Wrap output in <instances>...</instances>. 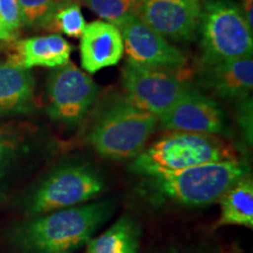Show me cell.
<instances>
[{
  "instance_id": "obj_5",
  "label": "cell",
  "mask_w": 253,
  "mask_h": 253,
  "mask_svg": "<svg viewBox=\"0 0 253 253\" xmlns=\"http://www.w3.org/2000/svg\"><path fill=\"white\" fill-rule=\"evenodd\" d=\"M198 30L201 65L252 55L253 36L242 8L232 0H209L202 6Z\"/></svg>"
},
{
  "instance_id": "obj_15",
  "label": "cell",
  "mask_w": 253,
  "mask_h": 253,
  "mask_svg": "<svg viewBox=\"0 0 253 253\" xmlns=\"http://www.w3.org/2000/svg\"><path fill=\"white\" fill-rule=\"evenodd\" d=\"M33 91L34 79L28 69L0 63V114L26 109Z\"/></svg>"
},
{
  "instance_id": "obj_18",
  "label": "cell",
  "mask_w": 253,
  "mask_h": 253,
  "mask_svg": "<svg viewBox=\"0 0 253 253\" xmlns=\"http://www.w3.org/2000/svg\"><path fill=\"white\" fill-rule=\"evenodd\" d=\"M97 17L115 26L136 13L140 0H81Z\"/></svg>"
},
{
  "instance_id": "obj_10",
  "label": "cell",
  "mask_w": 253,
  "mask_h": 253,
  "mask_svg": "<svg viewBox=\"0 0 253 253\" xmlns=\"http://www.w3.org/2000/svg\"><path fill=\"white\" fill-rule=\"evenodd\" d=\"M161 128L171 131L217 135L226 131V119L219 104L190 87L166 115L158 120Z\"/></svg>"
},
{
  "instance_id": "obj_6",
  "label": "cell",
  "mask_w": 253,
  "mask_h": 253,
  "mask_svg": "<svg viewBox=\"0 0 253 253\" xmlns=\"http://www.w3.org/2000/svg\"><path fill=\"white\" fill-rule=\"evenodd\" d=\"M107 190L104 177L89 164L69 162L50 171L27 198L31 216L90 203Z\"/></svg>"
},
{
  "instance_id": "obj_23",
  "label": "cell",
  "mask_w": 253,
  "mask_h": 253,
  "mask_svg": "<svg viewBox=\"0 0 253 253\" xmlns=\"http://www.w3.org/2000/svg\"><path fill=\"white\" fill-rule=\"evenodd\" d=\"M176 1L183 2V4L188 5L189 7L196 9V11H201L202 8V4H201V0H176Z\"/></svg>"
},
{
  "instance_id": "obj_11",
  "label": "cell",
  "mask_w": 253,
  "mask_h": 253,
  "mask_svg": "<svg viewBox=\"0 0 253 253\" xmlns=\"http://www.w3.org/2000/svg\"><path fill=\"white\" fill-rule=\"evenodd\" d=\"M201 11L176 0H140L135 15L163 38L189 41L196 37Z\"/></svg>"
},
{
  "instance_id": "obj_4",
  "label": "cell",
  "mask_w": 253,
  "mask_h": 253,
  "mask_svg": "<svg viewBox=\"0 0 253 253\" xmlns=\"http://www.w3.org/2000/svg\"><path fill=\"white\" fill-rule=\"evenodd\" d=\"M251 175L240 158L201 164L171 173L150 177L161 195L186 207H205L219 201L239 179Z\"/></svg>"
},
{
  "instance_id": "obj_17",
  "label": "cell",
  "mask_w": 253,
  "mask_h": 253,
  "mask_svg": "<svg viewBox=\"0 0 253 253\" xmlns=\"http://www.w3.org/2000/svg\"><path fill=\"white\" fill-rule=\"evenodd\" d=\"M141 227L134 217L123 214L108 230L87 243L84 253H138Z\"/></svg>"
},
{
  "instance_id": "obj_8",
  "label": "cell",
  "mask_w": 253,
  "mask_h": 253,
  "mask_svg": "<svg viewBox=\"0 0 253 253\" xmlns=\"http://www.w3.org/2000/svg\"><path fill=\"white\" fill-rule=\"evenodd\" d=\"M99 87L89 75L68 62L50 75L47 86L48 114L56 121L75 125L89 112Z\"/></svg>"
},
{
  "instance_id": "obj_25",
  "label": "cell",
  "mask_w": 253,
  "mask_h": 253,
  "mask_svg": "<svg viewBox=\"0 0 253 253\" xmlns=\"http://www.w3.org/2000/svg\"><path fill=\"white\" fill-rule=\"evenodd\" d=\"M172 253H216V252L207 251V250H190V251H175Z\"/></svg>"
},
{
  "instance_id": "obj_9",
  "label": "cell",
  "mask_w": 253,
  "mask_h": 253,
  "mask_svg": "<svg viewBox=\"0 0 253 253\" xmlns=\"http://www.w3.org/2000/svg\"><path fill=\"white\" fill-rule=\"evenodd\" d=\"M128 63L141 67L178 72L186 67V56L166 38L148 27L135 14L118 25Z\"/></svg>"
},
{
  "instance_id": "obj_12",
  "label": "cell",
  "mask_w": 253,
  "mask_h": 253,
  "mask_svg": "<svg viewBox=\"0 0 253 253\" xmlns=\"http://www.w3.org/2000/svg\"><path fill=\"white\" fill-rule=\"evenodd\" d=\"M198 77L202 86L221 99L245 100L253 87L252 55L204 63L201 65Z\"/></svg>"
},
{
  "instance_id": "obj_20",
  "label": "cell",
  "mask_w": 253,
  "mask_h": 253,
  "mask_svg": "<svg viewBox=\"0 0 253 253\" xmlns=\"http://www.w3.org/2000/svg\"><path fill=\"white\" fill-rule=\"evenodd\" d=\"M73 2V0H18L23 24H43L52 18L62 6Z\"/></svg>"
},
{
  "instance_id": "obj_26",
  "label": "cell",
  "mask_w": 253,
  "mask_h": 253,
  "mask_svg": "<svg viewBox=\"0 0 253 253\" xmlns=\"http://www.w3.org/2000/svg\"><path fill=\"white\" fill-rule=\"evenodd\" d=\"M4 156H5V144L4 142L0 140V164H1L2 160H4Z\"/></svg>"
},
{
  "instance_id": "obj_19",
  "label": "cell",
  "mask_w": 253,
  "mask_h": 253,
  "mask_svg": "<svg viewBox=\"0 0 253 253\" xmlns=\"http://www.w3.org/2000/svg\"><path fill=\"white\" fill-rule=\"evenodd\" d=\"M45 25L46 28L49 30L62 32L63 34L72 38H79L81 37L87 24L82 15L80 6L77 2H69L58 9Z\"/></svg>"
},
{
  "instance_id": "obj_13",
  "label": "cell",
  "mask_w": 253,
  "mask_h": 253,
  "mask_svg": "<svg viewBox=\"0 0 253 253\" xmlns=\"http://www.w3.org/2000/svg\"><path fill=\"white\" fill-rule=\"evenodd\" d=\"M125 47L119 27L106 21L86 25L81 34V65L90 74L118 65Z\"/></svg>"
},
{
  "instance_id": "obj_16",
  "label": "cell",
  "mask_w": 253,
  "mask_h": 253,
  "mask_svg": "<svg viewBox=\"0 0 253 253\" xmlns=\"http://www.w3.org/2000/svg\"><path fill=\"white\" fill-rule=\"evenodd\" d=\"M220 216L216 227L237 225L253 227V179L251 175L239 179L220 199Z\"/></svg>"
},
{
  "instance_id": "obj_27",
  "label": "cell",
  "mask_w": 253,
  "mask_h": 253,
  "mask_svg": "<svg viewBox=\"0 0 253 253\" xmlns=\"http://www.w3.org/2000/svg\"><path fill=\"white\" fill-rule=\"evenodd\" d=\"M0 30H4V28H2V26H1V19H0ZM7 33H8V32H7Z\"/></svg>"
},
{
  "instance_id": "obj_14",
  "label": "cell",
  "mask_w": 253,
  "mask_h": 253,
  "mask_svg": "<svg viewBox=\"0 0 253 253\" xmlns=\"http://www.w3.org/2000/svg\"><path fill=\"white\" fill-rule=\"evenodd\" d=\"M73 47L58 34L37 37L12 42L8 47V63L30 69L41 67H62L69 62Z\"/></svg>"
},
{
  "instance_id": "obj_2",
  "label": "cell",
  "mask_w": 253,
  "mask_h": 253,
  "mask_svg": "<svg viewBox=\"0 0 253 253\" xmlns=\"http://www.w3.org/2000/svg\"><path fill=\"white\" fill-rule=\"evenodd\" d=\"M236 148L217 135L172 131L135 157L130 169L154 177L201 164L237 160Z\"/></svg>"
},
{
  "instance_id": "obj_1",
  "label": "cell",
  "mask_w": 253,
  "mask_h": 253,
  "mask_svg": "<svg viewBox=\"0 0 253 253\" xmlns=\"http://www.w3.org/2000/svg\"><path fill=\"white\" fill-rule=\"evenodd\" d=\"M114 210L112 201H96L41 214L15 230L14 243L24 253L73 252L93 238Z\"/></svg>"
},
{
  "instance_id": "obj_7",
  "label": "cell",
  "mask_w": 253,
  "mask_h": 253,
  "mask_svg": "<svg viewBox=\"0 0 253 253\" xmlns=\"http://www.w3.org/2000/svg\"><path fill=\"white\" fill-rule=\"evenodd\" d=\"M184 71L141 67L126 62L122 68L123 86L131 102L160 120L191 87L189 75L181 74Z\"/></svg>"
},
{
  "instance_id": "obj_3",
  "label": "cell",
  "mask_w": 253,
  "mask_h": 253,
  "mask_svg": "<svg viewBox=\"0 0 253 253\" xmlns=\"http://www.w3.org/2000/svg\"><path fill=\"white\" fill-rule=\"evenodd\" d=\"M157 126V116L129 99H121L100 114L90 130L89 143L109 160H130L144 150Z\"/></svg>"
},
{
  "instance_id": "obj_24",
  "label": "cell",
  "mask_w": 253,
  "mask_h": 253,
  "mask_svg": "<svg viewBox=\"0 0 253 253\" xmlns=\"http://www.w3.org/2000/svg\"><path fill=\"white\" fill-rule=\"evenodd\" d=\"M14 39V37H12L11 34L7 33V32L4 30H0V40L4 41H12Z\"/></svg>"
},
{
  "instance_id": "obj_21",
  "label": "cell",
  "mask_w": 253,
  "mask_h": 253,
  "mask_svg": "<svg viewBox=\"0 0 253 253\" xmlns=\"http://www.w3.org/2000/svg\"><path fill=\"white\" fill-rule=\"evenodd\" d=\"M0 19L2 28L12 37H17V32L23 24L18 0H0Z\"/></svg>"
},
{
  "instance_id": "obj_22",
  "label": "cell",
  "mask_w": 253,
  "mask_h": 253,
  "mask_svg": "<svg viewBox=\"0 0 253 253\" xmlns=\"http://www.w3.org/2000/svg\"><path fill=\"white\" fill-rule=\"evenodd\" d=\"M252 4H253V0H244V1H243V8H242L246 23H248L251 30H253V15H252L253 5Z\"/></svg>"
}]
</instances>
